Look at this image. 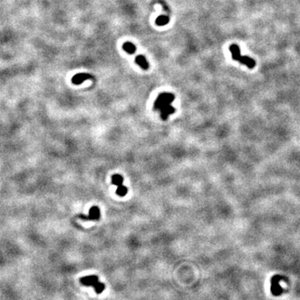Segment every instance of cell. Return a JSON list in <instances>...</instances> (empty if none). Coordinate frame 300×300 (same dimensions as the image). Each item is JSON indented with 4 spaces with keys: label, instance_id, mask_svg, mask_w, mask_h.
<instances>
[{
    "label": "cell",
    "instance_id": "7c38bea8",
    "mask_svg": "<svg viewBox=\"0 0 300 300\" xmlns=\"http://www.w3.org/2000/svg\"><path fill=\"white\" fill-rule=\"evenodd\" d=\"M116 194L117 195H119L120 197H124L127 194H128V188L125 186L119 185L118 186V189L116 190Z\"/></svg>",
    "mask_w": 300,
    "mask_h": 300
},
{
    "label": "cell",
    "instance_id": "9c48e42d",
    "mask_svg": "<svg viewBox=\"0 0 300 300\" xmlns=\"http://www.w3.org/2000/svg\"><path fill=\"white\" fill-rule=\"evenodd\" d=\"M123 48L124 51H126L128 54H134L136 51V47L134 44L130 42H126L123 45Z\"/></svg>",
    "mask_w": 300,
    "mask_h": 300
},
{
    "label": "cell",
    "instance_id": "277c9868",
    "mask_svg": "<svg viewBox=\"0 0 300 300\" xmlns=\"http://www.w3.org/2000/svg\"><path fill=\"white\" fill-rule=\"evenodd\" d=\"M282 278H283L280 275H274L271 278V293L274 296H278L283 293V288L279 284Z\"/></svg>",
    "mask_w": 300,
    "mask_h": 300
},
{
    "label": "cell",
    "instance_id": "3957f363",
    "mask_svg": "<svg viewBox=\"0 0 300 300\" xmlns=\"http://www.w3.org/2000/svg\"><path fill=\"white\" fill-rule=\"evenodd\" d=\"M175 99V96L171 93H162L158 95L154 104V110L160 111L163 108L170 105Z\"/></svg>",
    "mask_w": 300,
    "mask_h": 300
},
{
    "label": "cell",
    "instance_id": "6da1fadb",
    "mask_svg": "<svg viewBox=\"0 0 300 300\" xmlns=\"http://www.w3.org/2000/svg\"><path fill=\"white\" fill-rule=\"evenodd\" d=\"M229 50L232 53V58H233V60L238 61L239 63H241L242 64H244L249 68H251V69L256 66V62L252 58L248 57V56L241 55L240 48L237 44H232L229 48Z\"/></svg>",
    "mask_w": 300,
    "mask_h": 300
},
{
    "label": "cell",
    "instance_id": "ba28073f",
    "mask_svg": "<svg viewBox=\"0 0 300 300\" xmlns=\"http://www.w3.org/2000/svg\"><path fill=\"white\" fill-rule=\"evenodd\" d=\"M135 62H136V63H137L138 65H139L140 67L142 68L143 69H144V70L149 69V63L147 62V60L146 59L144 58V56L143 55L137 56L136 59H135Z\"/></svg>",
    "mask_w": 300,
    "mask_h": 300
},
{
    "label": "cell",
    "instance_id": "5b68a950",
    "mask_svg": "<svg viewBox=\"0 0 300 300\" xmlns=\"http://www.w3.org/2000/svg\"><path fill=\"white\" fill-rule=\"evenodd\" d=\"M79 218H81L83 220H99L100 218V209L98 206H93L89 209V213L88 216L80 215Z\"/></svg>",
    "mask_w": 300,
    "mask_h": 300
},
{
    "label": "cell",
    "instance_id": "8992f818",
    "mask_svg": "<svg viewBox=\"0 0 300 300\" xmlns=\"http://www.w3.org/2000/svg\"><path fill=\"white\" fill-rule=\"evenodd\" d=\"M92 79V76L86 73H81V74H78L74 75L72 78V83H74L76 85H79L81 83H83L85 80Z\"/></svg>",
    "mask_w": 300,
    "mask_h": 300
},
{
    "label": "cell",
    "instance_id": "30bf717a",
    "mask_svg": "<svg viewBox=\"0 0 300 300\" xmlns=\"http://www.w3.org/2000/svg\"><path fill=\"white\" fill-rule=\"evenodd\" d=\"M169 18L166 15H161L157 18L156 19V24L158 26H163L166 25L167 24H169Z\"/></svg>",
    "mask_w": 300,
    "mask_h": 300
},
{
    "label": "cell",
    "instance_id": "52a82bcc",
    "mask_svg": "<svg viewBox=\"0 0 300 300\" xmlns=\"http://www.w3.org/2000/svg\"><path fill=\"white\" fill-rule=\"evenodd\" d=\"M174 112H175V108H174V107L172 106L171 104L164 107V108H163L162 109L160 110V113H161V114H160L161 119H162L163 120H167L168 118H169V116L170 114H174Z\"/></svg>",
    "mask_w": 300,
    "mask_h": 300
},
{
    "label": "cell",
    "instance_id": "8fae6325",
    "mask_svg": "<svg viewBox=\"0 0 300 300\" xmlns=\"http://www.w3.org/2000/svg\"><path fill=\"white\" fill-rule=\"evenodd\" d=\"M123 183V178L120 174H114L112 176V184L114 185H122Z\"/></svg>",
    "mask_w": 300,
    "mask_h": 300
},
{
    "label": "cell",
    "instance_id": "7a4b0ae2",
    "mask_svg": "<svg viewBox=\"0 0 300 300\" xmlns=\"http://www.w3.org/2000/svg\"><path fill=\"white\" fill-rule=\"evenodd\" d=\"M80 283L84 286H92L98 294L102 293V292L105 289V285L103 284V283L99 282V278L96 275L83 277L82 278H80Z\"/></svg>",
    "mask_w": 300,
    "mask_h": 300
}]
</instances>
